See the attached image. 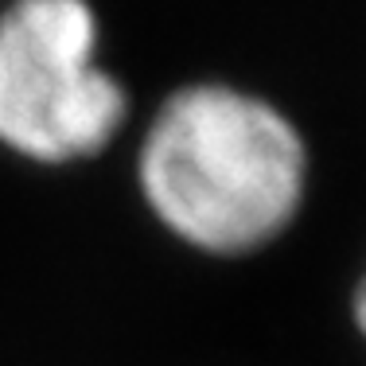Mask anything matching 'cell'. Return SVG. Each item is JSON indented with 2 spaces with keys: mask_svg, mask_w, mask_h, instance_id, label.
Wrapping results in <instances>:
<instances>
[{
  "mask_svg": "<svg viewBox=\"0 0 366 366\" xmlns=\"http://www.w3.org/2000/svg\"><path fill=\"white\" fill-rule=\"evenodd\" d=\"M129 117V94L98 66L86 0H12L0 12V144L39 164L102 152Z\"/></svg>",
  "mask_w": 366,
  "mask_h": 366,
  "instance_id": "cell-2",
  "label": "cell"
},
{
  "mask_svg": "<svg viewBox=\"0 0 366 366\" xmlns=\"http://www.w3.org/2000/svg\"><path fill=\"white\" fill-rule=\"evenodd\" d=\"M144 203L176 238L238 257L285 230L304 199L308 152L269 102L219 82L176 90L137 160Z\"/></svg>",
  "mask_w": 366,
  "mask_h": 366,
  "instance_id": "cell-1",
  "label": "cell"
},
{
  "mask_svg": "<svg viewBox=\"0 0 366 366\" xmlns=\"http://www.w3.org/2000/svg\"><path fill=\"white\" fill-rule=\"evenodd\" d=\"M355 324H359L362 335H366V277H362L359 292H355Z\"/></svg>",
  "mask_w": 366,
  "mask_h": 366,
  "instance_id": "cell-3",
  "label": "cell"
}]
</instances>
